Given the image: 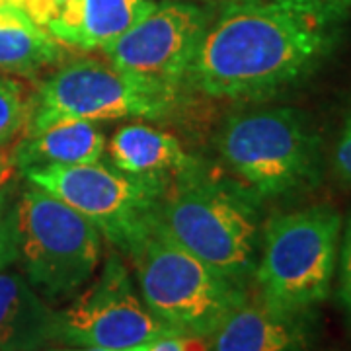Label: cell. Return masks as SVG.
<instances>
[{
	"label": "cell",
	"instance_id": "21",
	"mask_svg": "<svg viewBox=\"0 0 351 351\" xmlns=\"http://www.w3.org/2000/svg\"><path fill=\"white\" fill-rule=\"evenodd\" d=\"M71 0H14V4L36 24L45 27Z\"/></svg>",
	"mask_w": 351,
	"mask_h": 351
},
{
	"label": "cell",
	"instance_id": "3",
	"mask_svg": "<svg viewBox=\"0 0 351 351\" xmlns=\"http://www.w3.org/2000/svg\"><path fill=\"white\" fill-rule=\"evenodd\" d=\"M217 151L252 199H276L314 186L322 172V137L295 108L232 115L221 127Z\"/></svg>",
	"mask_w": 351,
	"mask_h": 351
},
{
	"label": "cell",
	"instance_id": "23",
	"mask_svg": "<svg viewBox=\"0 0 351 351\" xmlns=\"http://www.w3.org/2000/svg\"><path fill=\"white\" fill-rule=\"evenodd\" d=\"M201 2L205 8L215 10V12H225L230 8H239V6H246V4H256V2H262V0H195Z\"/></svg>",
	"mask_w": 351,
	"mask_h": 351
},
{
	"label": "cell",
	"instance_id": "5",
	"mask_svg": "<svg viewBox=\"0 0 351 351\" xmlns=\"http://www.w3.org/2000/svg\"><path fill=\"white\" fill-rule=\"evenodd\" d=\"M341 228V215L332 205L271 217L254 269L256 295L279 311L297 314L311 313L326 301L338 265Z\"/></svg>",
	"mask_w": 351,
	"mask_h": 351
},
{
	"label": "cell",
	"instance_id": "13",
	"mask_svg": "<svg viewBox=\"0 0 351 351\" xmlns=\"http://www.w3.org/2000/svg\"><path fill=\"white\" fill-rule=\"evenodd\" d=\"M57 311L22 274L0 271V351H41L57 343Z\"/></svg>",
	"mask_w": 351,
	"mask_h": 351
},
{
	"label": "cell",
	"instance_id": "26",
	"mask_svg": "<svg viewBox=\"0 0 351 351\" xmlns=\"http://www.w3.org/2000/svg\"><path fill=\"white\" fill-rule=\"evenodd\" d=\"M328 4H334V6H339V8H343V10H348L351 8V0H324Z\"/></svg>",
	"mask_w": 351,
	"mask_h": 351
},
{
	"label": "cell",
	"instance_id": "7",
	"mask_svg": "<svg viewBox=\"0 0 351 351\" xmlns=\"http://www.w3.org/2000/svg\"><path fill=\"white\" fill-rule=\"evenodd\" d=\"M176 92L127 75L112 63L76 59L64 63L32 100L27 133L57 121L158 119L172 110Z\"/></svg>",
	"mask_w": 351,
	"mask_h": 351
},
{
	"label": "cell",
	"instance_id": "2",
	"mask_svg": "<svg viewBox=\"0 0 351 351\" xmlns=\"http://www.w3.org/2000/svg\"><path fill=\"white\" fill-rule=\"evenodd\" d=\"M164 234L246 287L256 269L258 225L248 201L203 174L197 162L166 180L154 209Z\"/></svg>",
	"mask_w": 351,
	"mask_h": 351
},
{
	"label": "cell",
	"instance_id": "24",
	"mask_svg": "<svg viewBox=\"0 0 351 351\" xmlns=\"http://www.w3.org/2000/svg\"><path fill=\"white\" fill-rule=\"evenodd\" d=\"M10 166H14L12 160L10 162H4L0 158V217H2V207H4V188H6L8 178L12 174V168Z\"/></svg>",
	"mask_w": 351,
	"mask_h": 351
},
{
	"label": "cell",
	"instance_id": "1",
	"mask_svg": "<svg viewBox=\"0 0 351 351\" xmlns=\"http://www.w3.org/2000/svg\"><path fill=\"white\" fill-rule=\"evenodd\" d=\"M346 12L324 0H262L225 10L207 27L188 80L213 98L277 96L332 55Z\"/></svg>",
	"mask_w": 351,
	"mask_h": 351
},
{
	"label": "cell",
	"instance_id": "8",
	"mask_svg": "<svg viewBox=\"0 0 351 351\" xmlns=\"http://www.w3.org/2000/svg\"><path fill=\"white\" fill-rule=\"evenodd\" d=\"M32 186L55 195L100 228L101 237L125 252L152 225L166 180L127 174L104 160L29 166Z\"/></svg>",
	"mask_w": 351,
	"mask_h": 351
},
{
	"label": "cell",
	"instance_id": "20",
	"mask_svg": "<svg viewBox=\"0 0 351 351\" xmlns=\"http://www.w3.org/2000/svg\"><path fill=\"white\" fill-rule=\"evenodd\" d=\"M334 170L341 182L351 186V104L343 117L338 143L334 149Z\"/></svg>",
	"mask_w": 351,
	"mask_h": 351
},
{
	"label": "cell",
	"instance_id": "18",
	"mask_svg": "<svg viewBox=\"0 0 351 351\" xmlns=\"http://www.w3.org/2000/svg\"><path fill=\"white\" fill-rule=\"evenodd\" d=\"M145 348L147 351H211V336L168 330L149 341Z\"/></svg>",
	"mask_w": 351,
	"mask_h": 351
},
{
	"label": "cell",
	"instance_id": "6",
	"mask_svg": "<svg viewBox=\"0 0 351 351\" xmlns=\"http://www.w3.org/2000/svg\"><path fill=\"white\" fill-rule=\"evenodd\" d=\"M10 223L16 262L43 299H73L94 277L101 258V232L86 217L38 186L22 193Z\"/></svg>",
	"mask_w": 351,
	"mask_h": 351
},
{
	"label": "cell",
	"instance_id": "15",
	"mask_svg": "<svg viewBox=\"0 0 351 351\" xmlns=\"http://www.w3.org/2000/svg\"><path fill=\"white\" fill-rule=\"evenodd\" d=\"M106 137L92 121H57L43 127L16 147L12 164L20 170L51 164H84L100 160Z\"/></svg>",
	"mask_w": 351,
	"mask_h": 351
},
{
	"label": "cell",
	"instance_id": "11",
	"mask_svg": "<svg viewBox=\"0 0 351 351\" xmlns=\"http://www.w3.org/2000/svg\"><path fill=\"white\" fill-rule=\"evenodd\" d=\"M308 320L311 313H285L248 295L215 330L211 351H301L311 336Z\"/></svg>",
	"mask_w": 351,
	"mask_h": 351
},
{
	"label": "cell",
	"instance_id": "28",
	"mask_svg": "<svg viewBox=\"0 0 351 351\" xmlns=\"http://www.w3.org/2000/svg\"><path fill=\"white\" fill-rule=\"evenodd\" d=\"M41 351H63V350H41Z\"/></svg>",
	"mask_w": 351,
	"mask_h": 351
},
{
	"label": "cell",
	"instance_id": "9",
	"mask_svg": "<svg viewBox=\"0 0 351 351\" xmlns=\"http://www.w3.org/2000/svg\"><path fill=\"white\" fill-rule=\"evenodd\" d=\"M57 343L123 351L168 332L147 308L119 254H110L98 277L57 311Z\"/></svg>",
	"mask_w": 351,
	"mask_h": 351
},
{
	"label": "cell",
	"instance_id": "29",
	"mask_svg": "<svg viewBox=\"0 0 351 351\" xmlns=\"http://www.w3.org/2000/svg\"><path fill=\"white\" fill-rule=\"evenodd\" d=\"M193 2H195V0H193Z\"/></svg>",
	"mask_w": 351,
	"mask_h": 351
},
{
	"label": "cell",
	"instance_id": "16",
	"mask_svg": "<svg viewBox=\"0 0 351 351\" xmlns=\"http://www.w3.org/2000/svg\"><path fill=\"white\" fill-rule=\"evenodd\" d=\"M61 57V41L25 14L0 20V73L32 76Z\"/></svg>",
	"mask_w": 351,
	"mask_h": 351
},
{
	"label": "cell",
	"instance_id": "4",
	"mask_svg": "<svg viewBox=\"0 0 351 351\" xmlns=\"http://www.w3.org/2000/svg\"><path fill=\"white\" fill-rule=\"evenodd\" d=\"M125 254L133 262L147 308L170 330L213 336L228 313L248 297L246 287L228 281L182 248L156 221Z\"/></svg>",
	"mask_w": 351,
	"mask_h": 351
},
{
	"label": "cell",
	"instance_id": "22",
	"mask_svg": "<svg viewBox=\"0 0 351 351\" xmlns=\"http://www.w3.org/2000/svg\"><path fill=\"white\" fill-rule=\"evenodd\" d=\"M16 262V239L10 219L0 217V271Z\"/></svg>",
	"mask_w": 351,
	"mask_h": 351
},
{
	"label": "cell",
	"instance_id": "19",
	"mask_svg": "<svg viewBox=\"0 0 351 351\" xmlns=\"http://www.w3.org/2000/svg\"><path fill=\"white\" fill-rule=\"evenodd\" d=\"M339 269V299L343 306L351 313V217L346 228H341V240H339L338 254Z\"/></svg>",
	"mask_w": 351,
	"mask_h": 351
},
{
	"label": "cell",
	"instance_id": "12",
	"mask_svg": "<svg viewBox=\"0 0 351 351\" xmlns=\"http://www.w3.org/2000/svg\"><path fill=\"white\" fill-rule=\"evenodd\" d=\"M154 6V0H71L45 29L66 45L104 51Z\"/></svg>",
	"mask_w": 351,
	"mask_h": 351
},
{
	"label": "cell",
	"instance_id": "27",
	"mask_svg": "<svg viewBox=\"0 0 351 351\" xmlns=\"http://www.w3.org/2000/svg\"><path fill=\"white\" fill-rule=\"evenodd\" d=\"M63 351H115V350H101V348H73V350H63Z\"/></svg>",
	"mask_w": 351,
	"mask_h": 351
},
{
	"label": "cell",
	"instance_id": "14",
	"mask_svg": "<svg viewBox=\"0 0 351 351\" xmlns=\"http://www.w3.org/2000/svg\"><path fill=\"white\" fill-rule=\"evenodd\" d=\"M106 149L119 170L154 180H168L195 164L174 135L147 123L119 127Z\"/></svg>",
	"mask_w": 351,
	"mask_h": 351
},
{
	"label": "cell",
	"instance_id": "25",
	"mask_svg": "<svg viewBox=\"0 0 351 351\" xmlns=\"http://www.w3.org/2000/svg\"><path fill=\"white\" fill-rule=\"evenodd\" d=\"M22 10L14 4V0H0V20L14 18V16H22Z\"/></svg>",
	"mask_w": 351,
	"mask_h": 351
},
{
	"label": "cell",
	"instance_id": "17",
	"mask_svg": "<svg viewBox=\"0 0 351 351\" xmlns=\"http://www.w3.org/2000/svg\"><path fill=\"white\" fill-rule=\"evenodd\" d=\"M29 110L32 100H27L25 88L12 76L0 73V147L20 133L27 123Z\"/></svg>",
	"mask_w": 351,
	"mask_h": 351
},
{
	"label": "cell",
	"instance_id": "10",
	"mask_svg": "<svg viewBox=\"0 0 351 351\" xmlns=\"http://www.w3.org/2000/svg\"><path fill=\"white\" fill-rule=\"evenodd\" d=\"M209 24L205 6L193 0H164L104 53L127 75L178 92Z\"/></svg>",
	"mask_w": 351,
	"mask_h": 351
}]
</instances>
